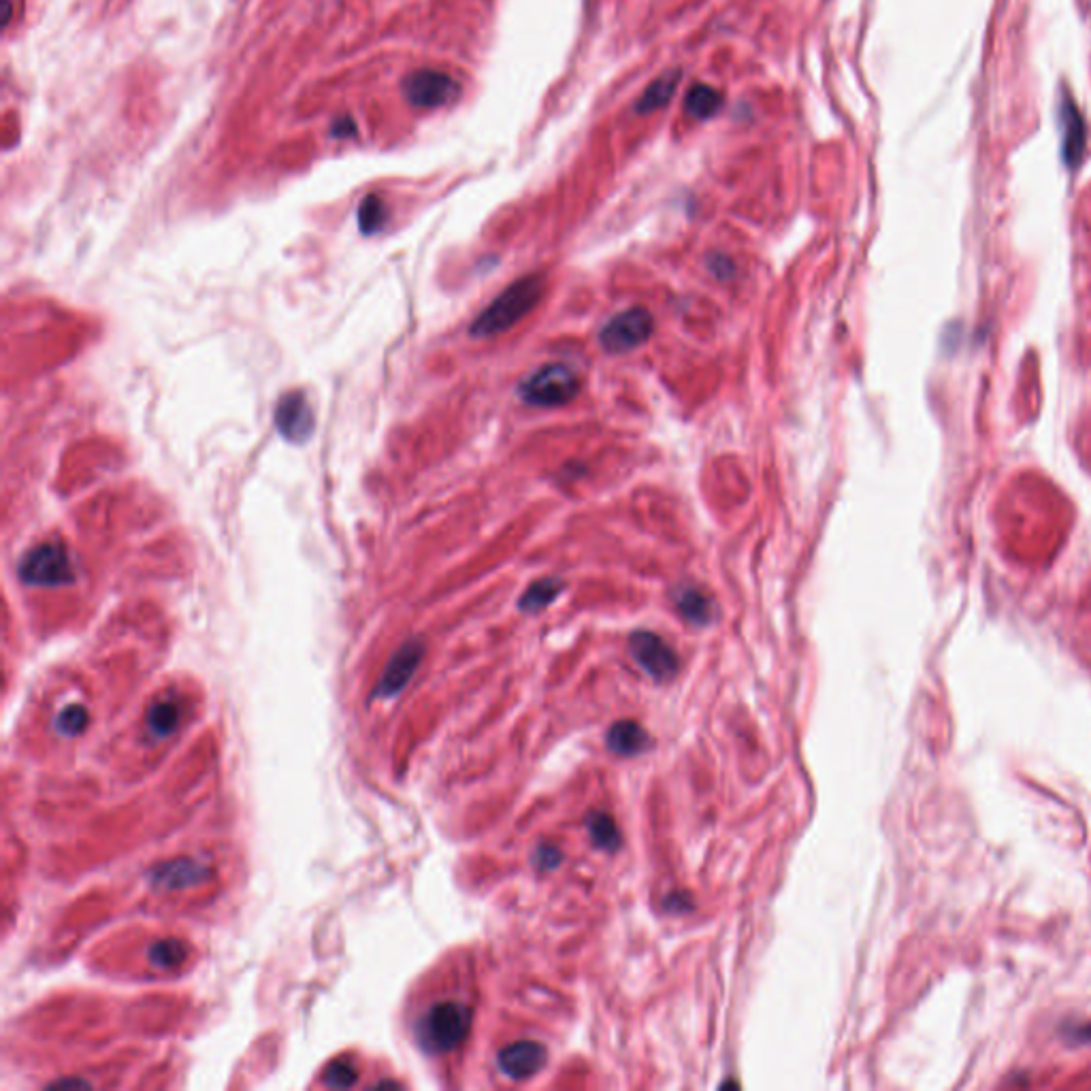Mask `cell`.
<instances>
[{"mask_svg":"<svg viewBox=\"0 0 1091 1091\" xmlns=\"http://www.w3.org/2000/svg\"><path fill=\"white\" fill-rule=\"evenodd\" d=\"M86 725H88V712L79 704L67 706L56 719V729L62 736H77L86 729Z\"/></svg>","mask_w":1091,"mask_h":1091,"instance_id":"cell-22","label":"cell"},{"mask_svg":"<svg viewBox=\"0 0 1091 1091\" xmlns=\"http://www.w3.org/2000/svg\"><path fill=\"white\" fill-rule=\"evenodd\" d=\"M275 429L292 444H303L314 433L316 418L307 397L301 390L286 393L275 407Z\"/></svg>","mask_w":1091,"mask_h":1091,"instance_id":"cell-8","label":"cell"},{"mask_svg":"<svg viewBox=\"0 0 1091 1091\" xmlns=\"http://www.w3.org/2000/svg\"><path fill=\"white\" fill-rule=\"evenodd\" d=\"M205 868L199 866V863L194 861H175V863H169V866L165 868H158V872L154 874L156 881L167 885V887H177V878H182V885H190V883H199L203 881V872Z\"/></svg>","mask_w":1091,"mask_h":1091,"instance_id":"cell-18","label":"cell"},{"mask_svg":"<svg viewBox=\"0 0 1091 1091\" xmlns=\"http://www.w3.org/2000/svg\"><path fill=\"white\" fill-rule=\"evenodd\" d=\"M356 1077L358 1074L352 1062L335 1060L333 1064H329L327 1070H324V1085L335 1087V1089H346L356 1083Z\"/></svg>","mask_w":1091,"mask_h":1091,"instance_id":"cell-23","label":"cell"},{"mask_svg":"<svg viewBox=\"0 0 1091 1091\" xmlns=\"http://www.w3.org/2000/svg\"><path fill=\"white\" fill-rule=\"evenodd\" d=\"M422 655H425V646H422V642H418V640L405 642L395 653L390 665L386 667V672H384L380 685L376 689V695L378 697H390V695L399 693L407 685V682H410V678L414 676L416 667L422 661Z\"/></svg>","mask_w":1091,"mask_h":1091,"instance_id":"cell-10","label":"cell"},{"mask_svg":"<svg viewBox=\"0 0 1091 1091\" xmlns=\"http://www.w3.org/2000/svg\"><path fill=\"white\" fill-rule=\"evenodd\" d=\"M559 861H561V853H559V849H555V846H548V844L537 846V851H535L537 868L555 870L559 866Z\"/></svg>","mask_w":1091,"mask_h":1091,"instance_id":"cell-24","label":"cell"},{"mask_svg":"<svg viewBox=\"0 0 1091 1091\" xmlns=\"http://www.w3.org/2000/svg\"><path fill=\"white\" fill-rule=\"evenodd\" d=\"M655 331V318L648 309L633 307L616 314L599 333V344L606 352L621 354L644 346Z\"/></svg>","mask_w":1091,"mask_h":1091,"instance_id":"cell-5","label":"cell"},{"mask_svg":"<svg viewBox=\"0 0 1091 1091\" xmlns=\"http://www.w3.org/2000/svg\"><path fill=\"white\" fill-rule=\"evenodd\" d=\"M384 222H386L384 201L376 197V194H369V197L361 203V207H358V226H361L363 235H373L382 231Z\"/></svg>","mask_w":1091,"mask_h":1091,"instance_id":"cell-21","label":"cell"},{"mask_svg":"<svg viewBox=\"0 0 1091 1091\" xmlns=\"http://www.w3.org/2000/svg\"><path fill=\"white\" fill-rule=\"evenodd\" d=\"M723 107V94L706 84H695L685 96V109L695 120H708Z\"/></svg>","mask_w":1091,"mask_h":1091,"instance_id":"cell-14","label":"cell"},{"mask_svg":"<svg viewBox=\"0 0 1091 1091\" xmlns=\"http://www.w3.org/2000/svg\"><path fill=\"white\" fill-rule=\"evenodd\" d=\"M586 827H589V834H591L593 842L597 846H601V849L616 851L618 846H621V836H618L616 823L612 821V817H608V814L593 812L589 817V821H586Z\"/></svg>","mask_w":1091,"mask_h":1091,"instance_id":"cell-19","label":"cell"},{"mask_svg":"<svg viewBox=\"0 0 1091 1091\" xmlns=\"http://www.w3.org/2000/svg\"><path fill=\"white\" fill-rule=\"evenodd\" d=\"M188 957V949L182 940H160L150 949V959L156 968L171 970L182 966Z\"/></svg>","mask_w":1091,"mask_h":1091,"instance_id":"cell-20","label":"cell"},{"mask_svg":"<svg viewBox=\"0 0 1091 1091\" xmlns=\"http://www.w3.org/2000/svg\"><path fill=\"white\" fill-rule=\"evenodd\" d=\"M18 576L24 584L56 589V586L75 582V567L67 548L56 542H43L30 548L22 557L18 563Z\"/></svg>","mask_w":1091,"mask_h":1091,"instance_id":"cell-3","label":"cell"},{"mask_svg":"<svg viewBox=\"0 0 1091 1091\" xmlns=\"http://www.w3.org/2000/svg\"><path fill=\"white\" fill-rule=\"evenodd\" d=\"M674 601H676L678 612L685 616L691 625L702 627L712 621V614H714L712 601L704 591L695 589V586L678 589L674 595Z\"/></svg>","mask_w":1091,"mask_h":1091,"instance_id":"cell-13","label":"cell"},{"mask_svg":"<svg viewBox=\"0 0 1091 1091\" xmlns=\"http://www.w3.org/2000/svg\"><path fill=\"white\" fill-rule=\"evenodd\" d=\"M1062 120H1064V158L1068 165H1077L1085 150V124L1077 105L1068 99L1062 105Z\"/></svg>","mask_w":1091,"mask_h":1091,"instance_id":"cell-12","label":"cell"},{"mask_svg":"<svg viewBox=\"0 0 1091 1091\" xmlns=\"http://www.w3.org/2000/svg\"><path fill=\"white\" fill-rule=\"evenodd\" d=\"M403 94L410 105L422 107V109H435L444 107L452 101L459 99L461 86L457 79H452L448 73L442 71H416L403 79Z\"/></svg>","mask_w":1091,"mask_h":1091,"instance_id":"cell-6","label":"cell"},{"mask_svg":"<svg viewBox=\"0 0 1091 1091\" xmlns=\"http://www.w3.org/2000/svg\"><path fill=\"white\" fill-rule=\"evenodd\" d=\"M471 1028V1011L461 1002H439L422 1017L418 1040L429 1053L457 1049Z\"/></svg>","mask_w":1091,"mask_h":1091,"instance_id":"cell-2","label":"cell"},{"mask_svg":"<svg viewBox=\"0 0 1091 1091\" xmlns=\"http://www.w3.org/2000/svg\"><path fill=\"white\" fill-rule=\"evenodd\" d=\"M546 282L542 275H525L510 284L469 327L471 337H495L512 329L542 301Z\"/></svg>","mask_w":1091,"mask_h":1091,"instance_id":"cell-1","label":"cell"},{"mask_svg":"<svg viewBox=\"0 0 1091 1091\" xmlns=\"http://www.w3.org/2000/svg\"><path fill=\"white\" fill-rule=\"evenodd\" d=\"M629 648L633 659L650 678H655L657 682L674 678L678 670V657L672 646L659 635L650 631H635L629 640Z\"/></svg>","mask_w":1091,"mask_h":1091,"instance_id":"cell-7","label":"cell"},{"mask_svg":"<svg viewBox=\"0 0 1091 1091\" xmlns=\"http://www.w3.org/2000/svg\"><path fill=\"white\" fill-rule=\"evenodd\" d=\"M1068 1038L1077 1045H1091V1023L1081 1025V1028H1072L1068 1032Z\"/></svg>","mask_w":1091,"mask_h":1091,"instance_id":"cell-25","label":"cell"},{"mask_svg":"<svg viewBox=\"0 0 1091 1091\" xmlns=\"http://www.w3.org/2000/svg\"><path fill=\"white\" fill-rule=\"evenodd\" d=\"M650 744L646 731L633 721H621L608 731V748L616 755L633 757L644 753Z\"/></svg>","mask_w":1091,"mask_h":1091,"instance_id":"cell-11","label":"cell"},{"mask_svg":"<svg viewBox=\"0 0 1091 1091\" xmlns=\"http://www.w3.org/2000/svg\"><path fill=\"white\" fill-rule=\"evenodd\" d=\"M179 721H182V708H179V704L171 697L158 699L156 704H152V708L148 710V719H145V723H148V731L156 738L171 736L177 729Z\"/></svg>","mask_w":1091,"mask_h":1091,"instance_id":"cell-15","label":"cell"},{"mask_svg":"<svg viewBox=\"0 0 1091 1091\" xmlns=\"http://www.w3.org/2000/svg\"><path fill=\"white\" fill-rule=\"evenodd\" d=\"M565 589V584L559 580V578H542L533 582L529 589L525 591V595L520 597L518 601V608L523 612H540L544 610L546 606H550L552 601H555Z\"/></svg>","mask_w":1091,"mask_h":1091,"instance_id":"cell-16","label":"cell"},{"mask_svg":"<svg viewBox=\"0 0 1091 1091\" xmlns=\"http://www.w3.org/2000/svg\"><path fill=\"white\" fill-rule=\"evenodd\" d=\"M52 1087H88V1083H84V1081H60V1083H54Z\"/></svg>","mask_w":1091,"mask_h":1091,"instance_id":"cell-26","label":"cell"},{"mask_svg":"<svg viewBox=\"0 0 1091 1091\" xmlns=\"http://www.w3.org/2000/svg\"><path fill=\"white\" fill-rule=\"evenodd\" d=\"M580 393L578 373L567 365H544L520 384V399L535 407H561Z\"/></svg>","mask_w":1091,"mask_h":1091,"instance_id":"cell-4","label":"cell"},{"mask_svg":"<svg viewBox=\"0 0 1091 1091\" xmlns=\"http://www.w3.org/2000/svg\"><path fill=\"white\" fill-rule=\"evenodd\" d=\"M678 81H680V73H665L659 79H655L653 84H650L644 90V94L640 96L638 111L640 113H653V111L665 107L667 103L672 101Z\"/></svg>","mask_w":1091,"mask_h":1091,"instance_id":"cell-17","label":"cell"},{"mask_svg":"<svg viewBox=\"0 0 1091 1091\" xmlns=\"http://www.w3.org/2000/svg\"><path fill=\"white\" fill-rule=\"evenodd\" d=\"M546 1057L548 1053L540 1042L523 1040V1042H514V1045L506 1049H501L497 1064L506 1077L514 1081H525L544 1068Z\"/></svg>","mask_w":1091,"mask_h":1091,"instance_id":"cell-9","label":"cell"}]
</instances>
